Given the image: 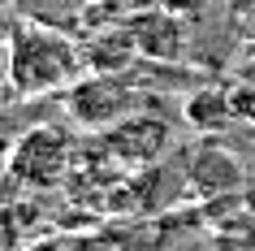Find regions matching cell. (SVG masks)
<instances>
[{
    "label": "cell",
    "instance_id": "obj_5",
    "mask_svg": "<svg viewBox=\"0 0 255 251\" xmlns=\"http://www.w3.org/2000/svg\"><path fill=\"white\" fill-rule=\"evenodd\" d=\"M247 186V165L238 152H229L216 134H203V143L190 147L186 156V191L190 199H221V195H238Z\"/></svg>",
    "mask_w": 255,
    "mask_h": 251
},
{
    "label": "cell",
    "instance_id": "obj_13",
    "mask_svg": "<svg viewBox=\"0 0 255 251\" xmlns=\"http://www.w3.org/2000/svg\"><path fill=\"white\" fill-rule=\"evenodd\" d=\"M0 251H4V247H0Z\"/></svg>",
    "mask_w": 255,
    "mask_h": 251
},
{
    "label": "cell",
    "instance_id": "obj_12",
    "mask_svg": "<svg viewBox=\"0 0 255 251\" xmlns=\"http://www.w3.org/2000/svg\"><path fill=\"white\" fill-rule=\"evenodd\" d=\"M9 4H13V0H0V9H9Z\"/></svg>",
    "mask_w": 255,
    "mask_h": 251
},
{
    "label": "cell",
    "instance_id": "obj_1",
    "mask_svg": "<svg viewBox=\"0 0 255 251\" xmlns=\"http://www.w3.org/2000/svg\"><path fill=\"white\" fill-rule=\"evenodd\" d=\"M82 43H74L61 30L48 26H22L9 43V82L22 95H48L69 91L82 78Z\"/></svg>",
    "mask_w": 255,
    "mask_h": 251
},
{
    "label": "cell",
    "instance_id": "obj_11",
    "mask_svg": "<svg viewBox=\"0 0 255 251\" xmlns=\"http://www.w3.org/2000/svg\"><path fill=\"white\" fill-rule=\"evenodd\" d=\"M87 4H113V0H87Z\"/></svg>",
    "mask_w": 255,
    "mask_h": 251
},
{
    "label": "cell",
    "instance_id": "obj_6",
    "mask_svg": "<svg viewBox=\"0 0 255 251\" xmlns=\"http://www.w3.org/2000/svg\"><path fill=\"white\" fill-rule=\"evenodd\" d=\"M199 221L208 230L212 251H255V204L247 195H221L199 204Z\"/></svg>",
    "mask_w": 255,
    "mask_h": 251
},
{
    "label": "cell",
    "instance_id": "obj_10",
    "mask_svg": "<svg viewBox=\"0 0 255 251\" xmlns=\"http://www.w3.org/2000/svg\"><path fill=\"white\" fill-rule=\"evenodd\" d=\"M35 234H39V217H35V204L30 199H22V204H0V247L4 251H26Z\"/></svg>",
    "mask_w": 255,
    "mask_h": 251
},
{
    "label": "cell",
    "instance_id": "obj_8",
    "mask_svg": "<svg viewBox=\"0 0 255 251\" xmlns=\"http://www.w3.org/2000/svg\"><path fill=\"white\" fill-rule=\"evenodd\" d=\"M138 56V43L130 35V26L121 30H100L82 43V61H87V74H126V65Z\"/></svg>",
    "mask_w": 255,
    "mask_h": 251
},
{
    "label": "cell",
    "instance_id": "obj_3",
    "mask_svg": "<svg viewBox=\"0 0 255 251\" xmlns=\"http://www.w3.org/2000/svg\"><path fill=\"white\" fill-rule=\"evenodd\" d=\"M69 117L87 126V130L104 134L108 126H117L121 117H130L143 108V95L121 78V74H82L65 95Z\"/></svg>",
    "mask_w": 255,
    "mask_h": 251
},
{
    "label": "cell",
    "instance_id": "obj_9",
    "mask_svg": "<svg viewBox=\"0 0 255 251\" xmlns=\"http://www.w3.org/2000/svg\"><path fill=\"white\" fill-rule=\"evenodd\" d=\"M182 117H186V126H195L199 134H221L229 121L238 117V108H234V100H229L221 87H199V91H190L186 100H182Z\"/></svg>",
    "mask_w": 255,
    "mask_h": 251
},
{
    "label": "cell",
    "instance_id": "obj_4",
    "mask_svg": "<svg viewBox=\"0 0 255 251\" xmlns=\"http://www.w3.org/2000/svg\"><path fill=\"white\" fill-rule=\"evenodd\" d=\"M104 147L113 165H126V169H151L160 165V156L173 147V121L164 117H151V113H130L121 117L117 126L104 130Z\"/></svg>",
    "mask_w": 255,
    "mask_h": 251
},
{
    "label": "cell",
    "instance_id": "obj_7",
    "mask_svg": "<svg viewBox=\"0 0 255 251\" xmlns=\"http://www.w3.org/2000/svg\"><path fill=\"white\" fill-rule=\"evenodd\" d=\"M126 26H130V35H134V43H138V56H151V61H177L182 48H186V26H182L169 9H160V4L138 9Z\"/></svg>",
    "mask_w": 255,
    "mask_h": 251
},
{
    "label": "cell",
    "instance_id": "obj_2",
    "mask_svg": "<svg viewBox=\"0 0 255 251\" xmlns=\"http://www.w3.org/2000/svg\"><path fill=\"white\" fill-rule=\"evenodd\" d=\"M74 165H78V147H74V134L61 126H30L26 134L13 139L9 160H4L9 178L26 195H43V191L65 186Z\"/></svg>",
    "mask_w": 255,
    "mask_h": 251
}]
</instances>
